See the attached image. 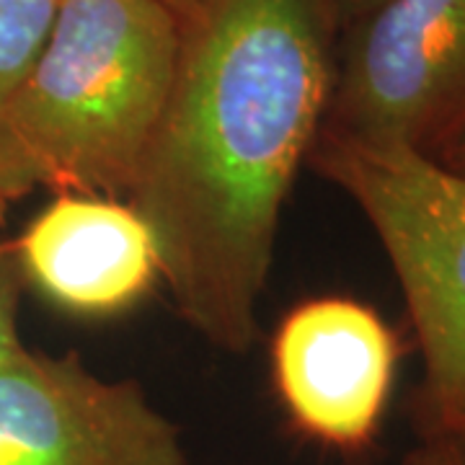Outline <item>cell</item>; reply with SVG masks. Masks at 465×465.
Listing matches in <instances>:
<instances>
[{
	"label": "cell",
	"instance_id": "6da1fadb",
	"mask_svg": "<svg viewBox=\"0 0 465 465\" xmlns=\"http://www.w3.org/2000/svg\"><path fill=\"white\" fill-rule=\"evenodd\" d=\"M336 39L329 0H207L127 194L182 318L228 354L259 336L284 200L329 112Z\"/></svg>",
	"mask_w": 465,
	"mask_h": 465
},
{
	"label": "cell",
	"instance_id": "7a4b0ae2",
	"mask_svg": "<svg viewBox=\"0 0 465 465\" xmlns=\"http://www.w3.org/2000/svg\"><path fill=\"white\" fill-rule=\"evenodd\" d=\"M186 21L161 0H60L0 127L36 186L130 194L182 57Z\"/></svg>",
	"mask_w": 465,
	"mask_h": 465
},
{
	"label": "cell",
	"instance_id": "3957f363",
	"mask_svg": "<svg viewBox=\"0 0 465 465\" xmlns=\"http://www.w3.org/2000/svg\"><path fill=\"white\" fill-rule=\"evenodd\" d=\"M308 163L360 207L396 272L424 360L421 430L465 409V176L321 130Z\"/></svg>",
	"mask_w": 465,
	"mask_h": 465
},
{
	"label": "cell",
	"instance_id": "277c9868",
	"mask_svg": "<svg viewBox=\"0 0 465 465\" xmlns=\"http://www.w3.org/2000/svg\"><path fill=\"white\" fill-rule=\"evenodd\" d=\"M321 130L440 161L465 133V0H385L339 32Z\"/></svg>",
	"mask_w": 465,
	"mask_h": 465
},
{
	"label": "cell",
	"instance_id": "5b68a950",
	"mask_svg": "<svg viewBox=\"0 0 465 465\" xmlns=\"http://www.w3.org/2000/svg\"><path fill=\"white\" fill-rule=\"evenodd\" d=\"M0 465H186V448L140 382L24 347L0 362Z\"/></svg>",
	"mask_w": 465,
	"mask_h": 465
},
{
	"label": "cell",
	"instance_id": "8992f818",
	"mask_svg": "<svg viewBox=\"0 0 465 465\" xmlns=\"http://www.w3.org/2000/svg\"><path fill=\"white\" fill-rule=\"evenodd\" d=\"M396 362V333L351 298L300 302L272 339V375L290 424L341 452H360L378 434Z\"/></svg>",
	"mask_w": 465,
	"mask_h": 465
},
{
	"label": "cell",
	"instance_id": "52a82bcc",
	"mask_svg": "<svg viewBox=\"0 0 465 465\" xmlns=\"http://www.w3.org/2000/svg\"><path fill=\"white\" fill-rule=\"evenodd\" d=\"M14 253L21 277L73 316L124 313L161 280L148 223L116 197L57 194L18 235Z\"/></svg>",
	"mask_w": 465,
	"mask_h": 465
},
{
	"label": "cell",
	"instance_id": "ba28073f",
	"mask_svg": "<svg viewBox=\"0 0 465 465\" xmlns=\"http://www.w3.org/2000/svg\"><path fill=\"white\" fill-rule=\"evenodd\" d=\"M60 0H0V112L47 42Z\"/></svg>",
	"mask_w": 465,
	"mask_h": 465
},
{
	"label": "cell",
	"instance_id": "9c48e42d",
	"mask_svg": "<svg viewBox=\"0 0 465 465\" xmlns=\"http://www.w3.org/2000/svg\"><path fill=\"white\" fill-rule=\"evenodd\" d=\"M21 269L14 246L0 243V362L24 349L18 333V298H21Z\"/></svg>",
	"mask_w": 465,
	"mask_h": 465
},
{
	"label": "cell",
	"instance_id": "30bf717a",
	"mask_svg": "<svg viewBox=\"0 0 465 465\" xmlns=\"http://www.w3.org/2000/svg\"><path fill=\"white\" fill-rule=\"evenodd\" d=\"M34 189H36V182L24 155L18 153L8 133L0 127V217L8 213L11 204L32 194Z\"/></svg>",
	"mask_w": 465,
	"mask_h": 465
},
{
	"label": "cell",
	"instance_id": "8fae6325",
	"mask_svg": "<svg viewBox=\"0 0 465 465\" xmlns=\"http://www.w3.org/2000/svg\"><path fill=\"white\" fill-rule=\"evenodd\" d=\"M403 465H465V458L440 437H424L406 458Z\"/></svg>",
	"mask_w": 465,
	"mask_h": 465
},
{
	"label": "cell",
	"instance_id": "7c38bea8",
	"mask_svg": "<svg viewBox=\"0 0 465 465\" xmlns=\"http://www.w3.org/2000/svg\"><path fill=\"white\" fill-rule=\"evenodd\" d=\"M385 0H329L331 16L336 21V29L344 32L354 21H360L367 14H372L375 8H381Z\"/></svg>",
	"mask_w": 465,
	"mask_h": 465
},
{
	"label": "cell",
	"instance_id": "4fadbf2b",
	"mask_svg": "<svg viewBox=\"0 0 465 465\" xmlns=\"http://www.w3.org/2000/svg\"><path fill=\"white\" fill-rule=\"evenodd\" d=\"M424 437H440V440H445V442H450V445L465 458V409L463 411H458L455 416L445 419L442 424L427 430Z\"/></svg>",
	"mask_w": 465,
	"mask_h": 465
},
{
	"label": "cell",
	"instance_id": "5bb4252c",
	"mask_svg": "<svg viewBox=\"0 0 465 465\" xmlns=\"http://www.w3.org/2000/svg\"><path fill=\"white\" fill-rule=\"evenodd\" d=\"M440 163L450 171H455V173H460L465 176V133L450 145L442 155H440Z\"/></svg>",
	"mask_w": 465,
	"mask_h": 465
},
{
	"label": "cell",
	"instance_id": "9a60e30c",
	"mask_svg": "<svg viewBox=\"0 0 465 465\" xmlns=\"http://www.w3.org/2000/svg\"><path fill=\"white\" fill-rule=\"evenodd\" d=\"M161 3H166L173 14H179L189 24V21H194V18L200 16L207 0H161Z\"/></svg>",
	"mask_w": 465,
	"mask_h": 465
}]
</instances>
